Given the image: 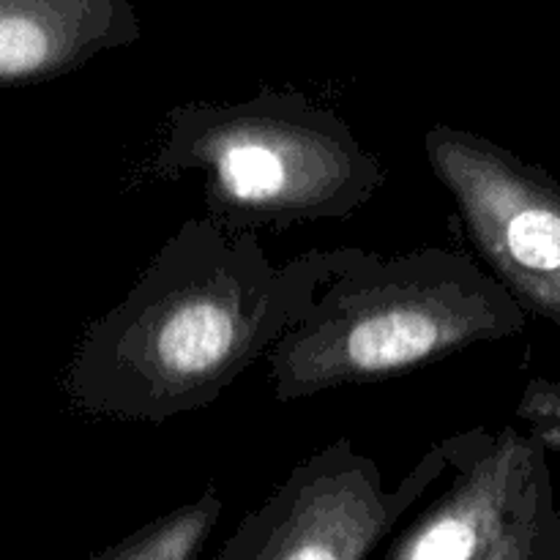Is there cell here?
Instances as JSON below:
<instances>
[{"mask_svg":"<svg viewBox=\"0 0 560 560\" xmlns=\"http://www.w3.org/2000/svg\"><path fill=\"white\" fill-rule=\"evenodd\" d=\"M345 255L315 249L277 266L257 230L186 219L82 334L66 394L118 421L159 424L208 408L304 320Z\"/></svg>","mask_w":560,"mask_h":560,"instance_id":"cell-1","label":"cell"},{"mask_svg":"<svg viewBox=\"0 0 560 560\" xmlns=\"http://www.w3.org/2000/svg\"><path fill=\"white\" fill-rule=\"evenodd\" d=\"M528 312L474 257L348 246L337 277L268 353L279 402L388 381L481 342L517 337Z\"/></svg>","mask_w":560,"mask_h":560,"instance_id":"cell-2","label":"cell"},{"mask_svg":"<svg viewBox=\"0 0 560 560\" xmlns=\"http://www.w3.org/2000/svg\"><path fill=\"white\" fill-rule=\"evenodd\" d=\"M151 170L200 173L208 217L228 230L348 219L386 170L334 109L262 88L244 102H189L164 120Z\"/></svg>","mask_w":560,"mask_h":560,"instance_id":"cell-3","label":"cell"},{"mask_svg":"<svg viewBox=\"0 0 560 560\" xmlns=\"http://www.w3.org/2000/svg\"><path fill=\"white\" fill-rule=\"evenodd\" d=\"M424 153L492 277L528 315L560 328V180L459 126H432Z\"/></svg>","mask_w":560,"mask_h":560,"instance_id":"cell-4","label":"cell"},{"mask_svg":"<svg viewBox=\"0 0 560 560\" xmlns=\"http://www.w3.org/2000/svg\"><path fill=\"white\" fill-rule=\"evenodd\" d=\"M137 38L131 0H0V85L58 80Z\"/></svg>","mask_w":560,"mask_h":560,"instance_id":"cell-5","label":"cell"},{"mask_svg":"<svg viewBox=\"0 0 560 560\" xmlns=\"http://www.w3.org/2000/svg\"><path fill=\"white\" fill-rule=\"evenodd\" d=\"M517 416L525 430L534 432L545 443L547 452L560 457V381L534 377L525 383Z\"/></svg>","mask_w":560,"mask_h":560,"instance_id":"cell-6","label":"cell"}]
</instances>
